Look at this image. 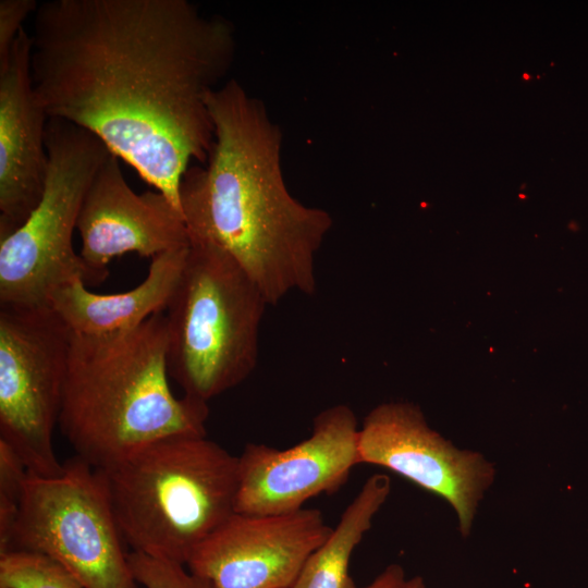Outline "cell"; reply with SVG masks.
Wrapping results in <instances>:
<instances>
[{
  "label": "cell",
  "instance_id": "6da1fadb",
  "mask_svg": "<svg viewBox=\"0 0 588 588\" xmlns=\"http://www.w3.org/2000/svg\"><path fill=\"white\" fill-rule=\"evenodd\" d=\"M32 40L48 119L98 136L182 213V177L215 143L208 97L234 61L232 23L188 0H50Z\"/></svg>",
  "mask_w": 588,
  "mask_h": 588
},
{
  "label": "cell",
  "instance_id": "7a4b0ae2",
  "mask_svg": "<svg viewBox=\"0 0 588 588\" xmlns=\"http://www.w3.org/2000/svg\"><path fill=\"white\" fill-rule=\"evenodd\" d=\"M215 143L205 167H189L180 205L191 241L231 256L268 305L316 291L315 259L330 213L298 201L281 167L282 132L264 102L234 78L210 93Z\"/></svg>",
  "mask_w": 588,
  "mask_h": 588
},
{
  "label": "cell",
  "instance_id": "3957f363",
  "mask_svg": "<svg viewBox=\"0 0 588 588\" xmlns=\"http://www.w3.org/2000/svg\"><path fill=\"white\" fill-rule=\"evenodd\" d=\"M164 313L124 332H72L59 417L75 455L105 470L173 437H206L208 403L170 388Z\"/></svg>",
  "mask_w": 588,
  "mask_h": 588
},
{
  "label": "cell",
  "instance_id": "277c9868",
  "mask_svg": "<svg viewBox=\"0 0 588 588\" xmlns=\"http://www.w3.org/2000/svg\"><path fill=\"white\" fill-rule=\"evenodd\" d=\"M237 466V456L207 437H173L102 470L125 544L186 565L235 513Z\"/></svg>",
  "mask_w": 588,
  "mask_h": 588
},
{
  "label": "cell",
  "instance_id": "5b68a950",
  "mask_svg": "<svg viewBox=\"0 0 588 588\" xmlns=\"http://www.w3.org/2000/svg\"><path fill=\"white\" fill-rule=\"evenodd\" d=\"M266 306L262 292L231 256L191 241L164 311L168 372L183 395L208 403L253 372Z\"/></svg>",
  "mask_w": 588,
  "mask_h": 588
},
{
  "label": "cell",
  "instance_id": "8992f818",
  "mask_svg": "<svg viewBox=\"0 0 588 588\" xmlns=\"http://www.w3.org/2000/svg\"><path fill=\"white\" fill-rule=\"evenodd\" d=\"M46 148L39 204L0 238V307H49L53 292L74 279L97 285L72 236L86 192L112 151L91 132L60 119H48Z\"/></svg>",
  "mask_w": 588,
  "mask_h": 588
},
{
  "label": "cell",
  "instance_id": "52a82bcc",
  "mask_svg": "<svg viewBox=\"0 0 588 588\" xmlns=\"http://www.w3.org/2000/svg\"><path fill=\"white\" fill-rule=\"evenodd\" d=\"M124 543L101 469L74 455L59 476L28 473L10 550L52 559L83 588H138Z\"/></svg>",
  "mask_w": 588,
  "mask_h": 588
},
{
  "label": "cell",
  "instance_id": "ba28073f",
  "mask_svg": "<svg viewBox=\"0 0 588 588\" xmlns=\"http://www.w3.org/2000/svg\"><path fill=\"white\" fill-rule=\"evenodd\" d=\"M71 336L50 307H0V440L40 477L63 473L52 434Z\"/></svg>",
  "mask_w": 588,
  "mask_h": 588
},
{
  "label": "cell",
  "instance_id": "9c48e42d",
  "mask_svg": "<svg viewBox=\"0 0 588 588\" xmlns=\"http://www.w3.org/2000/svg\"><path fill=\"white\" fill-rule=\"evenodd\" d=\"M357 448L359 464L389 469L444 500L456 515L460 534L470 535L497 475L494 464L481 453L456 448L406 402L372 408L359 427Z\"/></svg>",
  "mask_w": 588,
  "mask_h": 588
},
{
  "label": "cell",
  "instance_id": "30bf717a",
  "mask_svg": "<svg viewBox=\"0 0 588 588\" xmlns=\"http://www.w3.org/2000/svg\"><path fill=\"white\" fill-rule=\"evenodd\" d=\"M358 431L354 411L338 404L320 412L311 434L289 449L247 443L237 456L234 512L287 514L314 497L336 491L359 464Z\"/></svg>",
  "mask_w": 588,
  "mask_h": 588
},
{
  "label": "cell",
  "instance_id": "8fae6325",
  "mask_svg": "<svg viewBox=\"0 0 588 588\" xmlns=\"http://www.w3.org/2000/svg\"><path fill=\"white\" fill-rule=\"evenodd\" d=\"M331 529L318 509L233 513L196 548L186 566L212 588H292Z\"/></svg>",
  "mask_w": 588,
  "mask_h": 588
},
{
  "label": "cell",
  "instance_id": "7c38bea8",
  "mask_svg": "<svg viewBox=\"0 0 588 588\" xmlns=\"http://www.w3.org/2000/svg\"><path fill=\"white\" fill-rule=\"evenodd\" d=\"M113 152L94 176L79 210L76 229L79 255L97 284L109 275L108 264L135 253L155 258L191 245L179 209L160 192L135 193L125 181Z\"/></svg>",
  "mask_w": 588,
  "mask_h": 588
},
{
  "label": "cell",
  "instance_id": "4fadbf2b",
  "mask_svg": "<svg viewBox=\"0 0 588 588\" xmlns=\"http://www.w3.org/2000/svg\"><path fill=\"white\" fill-rule=\"evenodd\" d=\"M33 40L22 28L0 74V238L19 229L39 204L48 174V117L32 75Z\"/></svg>",
  "mask_w": 588,
  "mask_h": 588
},
{
  "label": "cell",
  "instance_id": "5bb4252c",
  "mask_svg": "<svg viewBox=\"0 0 588 588\" xmlns=\"http://www.w3.org/2000/svg\"><path fill=\"white\" fill-rule=\"evenodd\" d=\"M189 246L152 258L147 277L132 290L98 294L89 291L82 279H74L53 292L49 307L73 333L103 335L132 330L166 311Z\"/></svg>",
  "mask_w": 588,
  "mask_h": 588
},
{
  "label": "cell",
  "instance_id": "9a60e30c",
  "mask_svg": "<svg viewBox=\"0 0 588 588\" xmlns=\"http://www.w3.org/2000/svg\"><path fill=\"white\" fill-rule=\"evenodd\" d=\"M390 492L388 475L369 476L338 525L308 556L292 588H359L350 574V562Z\"/></svg>",
  "mask_w": 588,
  "mask_h": 588
},
{
  "label": "cell",
  "instance_id": "2e32d148",
  "mask_svg": "<svg viewBox=\"0 0 588 588\" xmlns=\"http://www.w3.org/2000/svg\"><path fill=\"white\" fill-rule=\"evenodd\" d=\"M0 588H83L52 559L32 551L10 550L0 554Z\"/></svg>",
  "mask_w": 588,
  "mask_h": 588
},
{
  "label": "cell",
  "instance_id": "e0dca14e",
  "mask_svg": "<svg viewBox=\"0 0 588 588\" xmlns=\"http://www.w3.org/2000/svg\"><path fill=\"white\" fill-rule=\"evenodd\" d=\"M27 475L22 460L0 440V554L10 550Z\"/></svg>",
  "mask_w": 588,
  "mask_h": 588
},
{
  "label": "cell",
  "instance_id": "ac0fdd59",
  "mask_svg": "<svg viewBox=\"0 0 588 588\" xmlns=\"http://www.w3.org/2000/svg\"><path fill=\"white\" fill-rule=\"evenodd\" d=\"M127 558L134 578L145 588H212L208 580L186 571L184 564L135 551Z\"/></svg>",
  "mask_w": 588,
  "mask_h": 588
},
{
  "label": "cell",
  "instance_id": "d6986e66",
  "mask_svg": "<svg viewBox=\"0 0 588 588\" xmlns=\"http://www.w3.org/2000/svg\"><path fill=\"white\" fill-rule=\"evenodd\" d=\"M35 0H0V74L9 68L13 44L23 28L22 23L36 12Z\"/></svg>",
  "mask_w": 588,
  "mask_h": 588
},
{
  "label": "cell",
  "instance_id": "ffe728a7",
  "mask_svg": "<svg viewBox=\"0 0 588 588\" xmlns=\"http://www.w3.org/2000/svg\"><path fill=\"white\" fill-rule=\"evenodd\" d=\"M362 588H426V583L418 575L407 577L401 565L390 564Z\"/></svg>",
  "mask_w": 588,
  "mask_h": 588
},
{
  "label": "cell",
  "instance_id": "44dd1931",
  "mask_svg": "<svg viewBox=\"0 0 588 588\" xmlns=\"http://www.w3.org/2000/svg\"><path fill=\"white\" fill-rule=\"evenodd\" d=\"M524 78H529V76L527 74L524 75Z\"/></svg>",
  "mask_w": 588,
  "mask_h": 588
}]
</instances>
